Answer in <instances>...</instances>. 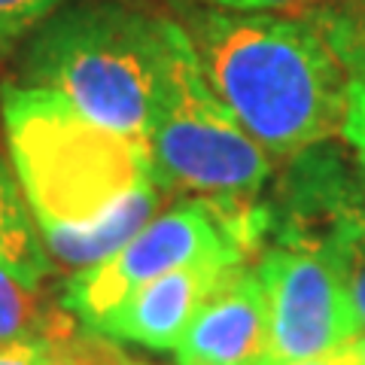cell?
<instances>
[{"label":"cell","instance_id":"2e32d148","mask_svg":"<svg viewBox=\"0 0 365 365\" xmlns=\"http://www.w3.org/2000/svg\"><path fill=\"white\" fill-rule=\"evenodd\" d=\"M71 332H73L71 323H64L58 332L52 335V359H49V365H73L71 353H67V335Z\"/></svg>","mask_w":365,"mask_h":365},{"label":"cell","instance_id":"7c38bea8","mask_svg":"<svg viewBox=\"0 0 365 365\" xmlns=\"http://www.w3.org/2000/svg\"><path fill=\"white\" fill-rule=\"evenodd\" d=\"M71 0H0V49L28 37Z\"/></svg>","mask_w":365,"mask_h":365},{"label":"cell","instance_id":"30bf717a","mask_svg":"<svg viewBox=\"0 0 365 365\" xmlns=\"http://www.w3.org/2000/svg\"><path fill=\"white\" fill-rule=\"evenodd\" d=\"M329 265L338 274L350 311L365 332V207L350 201H335L329 207L323 235H314Z\"/></svg>","mask_w":365,"mask_h":365},{"label":"cell","instance_id":"4fadbf2b","mask_svg":"<svg viewBox=\"0 0 365 365\" xmlns=\"http://www.w3.org/2000/svg\"><path fill=\"white\" fill-rule=\"evenodd\" d=\"M347 146L356 155V165L365 177V83L362 79H350V91H347V113H344V125H341Z\"/></svg>","mask_w":365,"mask_h":365},{"label":"cell","instance_id":"3957f363","mask_svg":"<svg viewBox=\"0 0 365 365\" xmlns=\"http://www.w3.org/2000/svg\"><path fill=\"white\" fill-rule=\"evenodd\" d=\"M165 28L125 0H71L31 31L16 83L46 88L86 119L146 143Z\"/></svg>","mask_w":365,"mask_h":365},{"label":"cell","instance_id":"8fae6325","mask_svg":"<svg viewBox=\"0 0 365 365\" xmlns=\"http://www.w3.org/2000/svg\"><path fill=\"white\" fill-rule=\"evenodd\" d=\"M67 317H46V307L40 302V289L19 280L4 262H0V344L19 338H37L52 335L58 326H64Z\"/></svg>","mask_w":365,"mask_h":365},{"label":"cell","instance_id":"8992f818","mask_svg":"<svg viewBox=\"0 0 365 365\" xmlns=\"http://www.w3.org/2000/svg\"><path fill=\"white\" fill-rule=\"evenodd\" d=\"M259 280L268 304V362L289 365L338 353L359 335V323L338 274L317 237L292 232L259 259Z\"/></svg>","mask_w":365,"mask_h":365},{"label":"cell","instance_id":"9c48e42d","mask_svg":"<svg viewBox=\"0 0 365 365\" xmlns=\"http://www.w3.org/2000/svg\"><path fill=\"white\" fill-rule=\"evenodd\" d=\"M0 262L34 289H43V280L52 271V259L34 225L19 177L4 158H0Z\"/></svg>","mask_w":365,"mask_h":365},{"label":"cell","instance_id":"ba28073f","mask_svg":"<svg viewBox=\"0 0 365 365\" xmlns=\"http://www.w3.org/2000/svg\"><path fill=\"white\" fill-rule=\"evenodd\" d=\"M177 365H265L268 304L253 268L237 265L198 307L174 347Z\"/></svg>","mask_w":365,"mask_h":365},{"label":"cell","instance_id":"9a60e30c","mask_svg":"<svg viewBox=\"0 0 365 365\" xmlns=\"http://www.w3.org/2000/svg\"><path fill=\"white\" fill-rule=\"evenodd\" d=\"M67 323H71V319H67ZM58 329H55V332H58ZM52 335L4 341V344H0V365H49V359H52Z\"/></svg>","mask_w":365,"mask_h":365},{"label":"cell","instance_id":"6da1fadb","mask_svg":"<svg viewBox=\"0 0 365 365\" xmlns=\"http://www.w3.org/2000/svg\"><path fill=\"white\" fill-rule=\"evenodd\" d=\"M0 116L9 165L55 265H98L155 216L165 189L146 143L21 83L0 86Z\"/></svg>","mask_w":365,"mask_h":365},{"label":"cell","instance_id":"52a82bcc","mask_svg":"<svg viewBox=\"0 0 365 365\" xmlns=\"http://www.w3.org/2000/svg\"><path fill=\"white\" fill-rule=\"evenodd\" d=\"M244 262H198L162 277L150 280L146 287L131 292L122 304L88 326L91 335L107 341H128V344L168 353L186 332L198 307L220 289V283Z\"/></svg>","mask_w":365,"mask_h":365},{"label":"cell","instance_id":"277c9868","mask_svg":"<svg viewBox=\"0 0 365 365\" xmlns=\"http://www.w3.org/2000/svg\"><path fill=\"white\" fill-rule=\"evenodd\" d=\"M146 153L165 192L213 201H253L274 170V158L216 98L186 28L174 19L165 28Z\"/></svg>","mask_w":365,"mask_h":365},{"label":"cell","instance_id":"5bb4252c","mask_svg":"<svg viewBox=\"0 0 365 365\" xmlns=\"http://www.w3.org/2000/svg\"><path fill=\"white\" fill-rule=\"evenodd\" d=\"M177 4H186L189 9H228V13H299V9L317 6L319 0H177Z\"/></svg>","mask_w":365,"mask_h":365},{"label":"cell","instance_id":"ac0fdd59","mask_svg":"<svg viewBox=\"0 0 365 365\" xmlns=\"http://www.w3.org/2000/svg\"><path fill=\"white\" fill-rule=\"evenodd\" d=\"M347 350L353 353V359H356L359 365H365V332H359L356 338H353L350 344H347Z\"/></svg>","mask_w":365,"mask_h":365},{"label":"cell","instance_id":"5b68a950","mask_svg":"<svg viewBox=\"0 0 365 365\" xmlns=\"http://www.w3.org/2000/svg\"><path fill=\"white\" fill-rule=\"evenodd\" d=\"M262 222L253 201L186 198L155 213L104 262L73 271L61 289V307L88 329L168 271L210 259L244 262L259 241Z\"/></svg>","mask_w":365,"mask_h":365},{"label":"cell","instance_id":"7a4b0ae2","mask_svg":"<svg viewBox=\"0 0 365 365\" xmlns=\"http://www.w3.org/2000/svg\"><path fill=\"white\" fill-rule=\"evenodd\" d=\"M182 28L216 98L271 158L341 134L353 76L323 25L299 13L195 6Z\"/></svg>","mask_w":365,"mask_h":365},{"label":"cell","instance_id":"e0dca14e","mask_svg":"<svg viewBox=\"0 0 365 365\" xmlns=\"http://www.w3.org/2000/svg\"><path fill=\"white\" fill-rule=\"evenodd\" d=\"M289 365H359L353 359V353L347 347H341L338 353H329V356H317V359H302V362H289Z\"/></svg>","mask_w":365,"mask_h":365}]
</instances>
